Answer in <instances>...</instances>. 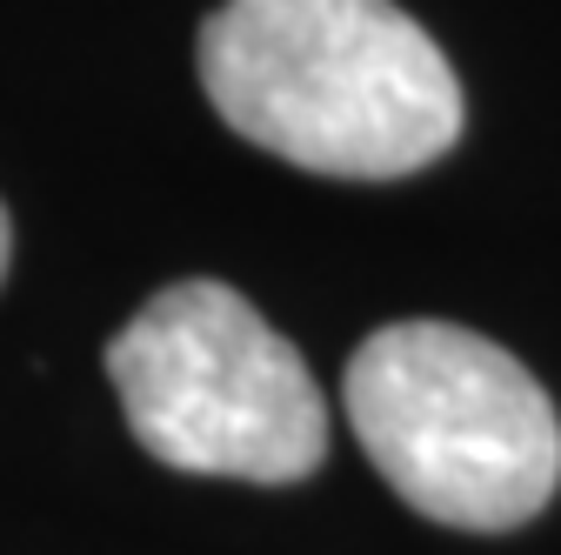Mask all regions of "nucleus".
<instances>
[{
  "instance_id": "20e7f679",
  "label": "nucleus",
  "mask_w": 561,
  "mask_h": 555,
  "mask_svg": "<svg viewBox=\"0 0 561 555\" xmlns=\"http://www.w3.org/2000/svg\"><path fill=\"white\" fill-rule=\"evenodd\" d=\"M8 261H14V222H8V207H0V274H8Z\"/></svg>"
},
{
  "instance_id": "7ed1b4c3",
  "label": "nucleus",
  "mask_w": 561,
  "mask_h": 555,
  "mask_svg": "<svg viewBox=\"0 0 561 555\" xmlns=\"http://www.w3.org/2000/svg\"><path fill=\"white\" fill-rule=\"evenodd\" d=\"M134 442L187 475L301 482L328 455V401L248 295L174 282L107 341Z\"/></svg>"
},
{
  "instance_id": "f257e3e1",
  "label": "nucleus",
  "mask_w": 561,
  "mask_h": 555,
  "mask_svg": "<svg viewBox=\"0 0 561 555\" xmlns=\"http://www.w3.org/2000/svg\"><path fill=\"white\" fill-rule=\"evenodd\" d=\"M201 88L241 141L334 181H394L455 148L461 81L394 0H228Z\"/></svg>"
},
{
  "instance_id": "f03ea898",
  "label": "nucleus",
  "mask_w": 561,
  "mask_h": 555,
  "mask_svg": "<svg viewBox=\"0 0 561 555\" xmlns=\"http://www.w3.org/2000/svg\"><path fill=\"white\" fill-rule=\"evenodd\" d=\"M347 422L388 489L448 529H522L561 482V422L541 382L455 321H388L347 355Z\"/></svg>"
}]
</instances>
